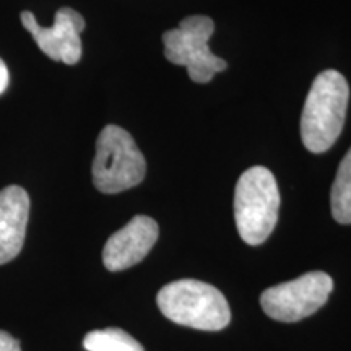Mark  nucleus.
I'll return each instance as SVG.
<instances>
[{"mask_svg":"<svg viewBox=\"0 0 351 351\" xmlns=\"http://www.w3.org/2000/svg\"><path fill=\"white\" fill-rule=\"evenodd\" d=\"M350 86L337 70L319 73L307 93L301 114V138L311 153H324L343 130Z\"/></svg>","mask_w":351,"mask_h":351,"instance_id":"obj_1","label":"nucleus"},{"mask_svg":"<svg viewBox=\"0 0 351 351\" xmlns=\"http://www.w3.org/2000/svg\"><path fill=\"white\" fill-rule=\"evenodd\" d=\"M21 25L32 33L38 47L56 62L75 65L82 59L80 34L85 29V19L70 7L59 8L54 25L44 28L32 12H21Z\"/></svg>","mask_w":351,"mask_h":351,"instance_id":"obj_7","label":"nucleus"},{"mask_svg":"<svg viewBox=\"0 0 351 351\" xmlns=\"http://www.w3.org/2000/svg\"><path fill=\"white\" fill-rule=\"evenodd\" d=\"M332 215L340 225H351V148L337 171L330 192Z\"/></svg>","mask_w":351,"mask_h":351,"instance_id":"obj_10","label":"nucleus"},{"mask_svg":"<svg viewBox=\"0 0 351 351\" xmlns=\"http://www.w3.org/2000/svg\"><path fill=\"white\" fill-rule=\"evenodd\" d=\"M213 32L215 23L208 16H187L179 23V28L163 34L166 59L174 65L187 67L192 82L208 83L228 67L225 60L210 51L208 39Z\"/></svg>","mask_w":351,"mask_h":351,"instance_id":"obj_5","label":"nucleus"},{"mask_svg":"<svg viewBox=\"0 0 351 351\" xmlns=\"http://www.w3.org/2000/svg\"><path fill=\"white\" fill-rule=\"evenodd\" d=\"M86 351H143V346L122 328H103L86 333L83 339Z\"/></svg>","mask_w":351,"mask_h":351,"instance_id":"obj_11","label":"nucleus"},{"mask_svg":"<svg viewBox=\"0 0 351 351\" xmlns=\"http://www.w3.org/2000/svg\"><path fill=\"white\" fill-rule=\"evenodd\" d=\"M8 86V69L5 62L0 59V95L7 90Z\"/></svg>","mask_w":351,"mask_h":351,"instance_id":"obj_13","label":"nucleus"},{"mask_svg":"<svg viewBox=\"0 0 351 351\" xmlns=\"http://www.w3.org/2000/svg\"><path fill=\"white\" fill-rule=\"evenodd\" d=\"M160 230L156 221L137 215L116 231L103 249V263L109 271H122L142 262L155 245Z\"/></svg>","mask_w":351,"mask_h":351,"instance_id":"obj_8","label":"nucleus"},{"mask_svg":"<svg viewBox=\"0 0 351 351\" xmlns=\"http://www.w3.org/2000/svg\"><path fill=\"white\" fill-rule=\"evenodd\" d=\"M280 191L270 169L254 166L241 176L234 191V219L241 239L265 243L278 221Z\"/></svg>","mask_w":351,"mask_h":351,"instance_id":"obj_3","label":"nucleus"},{"mask_svg":"<svg viewBox=\"0 0 351 351\" xmlns=\"http://www.w3.org/2000/svg\"><path fill=\"white\" fill-rule=\"evenodd\" d=\"M156 302L165 317L184 327L218 332L231 320L226 298L218 288L199 280H178L160 289Z\"/></svg>","mask_w":351,"mask_h":351,"instance_id":"obj_2","label":"nucleus"},{"mask_svg":"<svg viewBox=\"0 0 351 351\" xmlns=\"http://www.w3.org/2000/svg\"><path fill=\"white\" fill-rule=\"evenodd\" d=\"M333 289V280L326 271L309 274L275 285L262 293L261 306L269 317L280 322H298L326 304Z\"/></svg>","mask_w":351,"mask_h":351,"instance_id":"obj_6","label":"nucleus"},{"mask_svg":"<svg viewBox=\"0 0 351 351\" xmlns=\"http://www.w3.org/2000/svg\"><path fill=\"white\" fill-rule=\"evenodd\" d=\"M0 351H21L20 341L10 333L0 330Z\"/></svg>","mask_w":351,"mask_h":351,"instance_id":"obj_12","label":"nucleus"},{"mask_svg":"<svg viewBox=\"0 0 351 351\" xmlns=\"http://www.w3.org/2000/svg\"><path fill=\"white\" fill-rule=\"evenodd\" d=\"M29 217V195L25 189L8 186L0 191V265L23 249Z\"/></svg>","mask_w":351,"mask_h":351,"instance_id":"obj_9","label":"nucleus"},{"mask_svg":"<svg viewBox=\"0 0 351 351\" xmlns=\"http://www.w3.org/2000/svg\"><path fill=\"white\" fill-rule=\"evenodd\" d=\"M93 184L103 194H119L138 186L147 173V161L129 132L106 125L96 140Z\"/></svg>","mask_w":351,"mask_h":351,"instance_id":"obj_4","label":"nucleus"}]
</instances>
